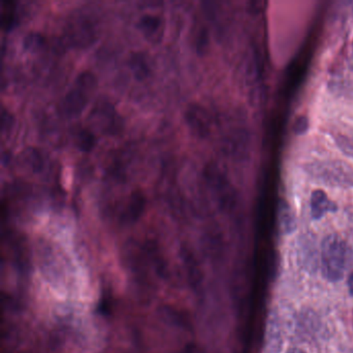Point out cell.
Segmentation results:
<instances>
[{
  "instance_id": "24",
  "label": "cell",
  "mask_w": 353,
  "mask_h": 353,
  "mask_svg": "<svg viewBox=\"0 0 353 353\" xmlns=\"http://www.w3.org/2000/svg\"><path fill=\"white\" fill-rule=\"evenodd\" d=\"M14 119L13 115L11 114L9 110H7L6 108H3L1 110V132L3 134L7 133V132H10V130L12 129V127L14 125Z\"/></svg>"
},
{
  "instance_id": "26",
  "label": "cell",
  "mask_w": 353,
  "mask_h": 353,
  "mask_svg": "<svg viewBox=\"0 0 353 353\" xmlns=\"http://www.w3.org/2000/svg\"><path fill=\"white\" fill-rule=\"evenodd\" d=\"M183 353H200L195 347H189Z\"/></svg>"
},
{
  "instance_id": "11",
  "label": "cell",
  "mask_w": 353,
  "mask_h": 353,
  "mask_svg": "<svg viewBox=\"0 0 353 353\" xmlns=\"http://www.w3.org/2000/svg\"><path fill=\"white\" fill-rule=\"evenodd\" d=\"M137 26L148 40L157 42L162 37L163 20L160 16L154 15V14H145V15L140 17Z\"/></svg>"
},
{
  "instance_id": "25",
  "label": "cell",
  "mask_w": 353,
  "mask_h": 353,
  "mask_svg": "<svg viewBox=\"0 0 353 353\" xmlns=\"http://www.w3.org/2000/svg\"><path fill=\"white\" fill-rule=\"evenodd\" d=\"M347 284H348L349 293H350L351 296H353V272L349 274L348 282H347Z\"/></svg>"
},
{
  "instance_id": "22",
  "label": "cell",
  "mask_w": 353,
  "mask_h": 353,
  "mask_svg": "<svg viewBox=\"0 0 353 353\" xmlns=\"http://www.w3.org/2000/svg\"><path fill=\"white\" fill-rule=\"evenodd\" d=\"M210 44V34L205 28H200L196 39V50L198 54L203 55L206 52Z\"/></svg>"
},
{
  "instance_id": "14",
  "label": "cell",
  "mask_w": 353,
  "mask_h": 353,
  "mask_svg": "<svg viewBox=\"0 0 353 353\" xmlns=\"http://www.w3.org/2000/svg\"><path fill=\"white\" fill-rule=\"evenodd\" d=\"M279 225L285 234H290L296 229V219L288 202L281 200L279 204Z\"/></svg>"
},
{
  "instance_id": "20",
  "label": "cell",
  "mask_w": 353,
  "mask_h": 353,
  "mask_svg": "<svg viewBox=\"0 0 353 353\" xmlns=\"http://www.w3.org/2000/svg\"><path fill=\"white\" fill-rule=\"evenodd\" d=\"M46 39L44 34L38 32H30L24 37L23 47L28 51H37L44 46Z\"/></svg>"
},
{
  "instance_id": "17",
  "label": "cell",
  "mask_w": 353,
  "mask_h": 353,
  "mask_svg": "<svg viewBox=\"0 0 353 353\" xmlns=\"http://www.w3.org/2000/svg\"><path fill=\"white\" fill-rule=\"evenodd\" d=\"M129 65L136 79L144 80L150 76V63H148V57L144 55V53H131L129 59Z\"/></svg>"
},
{
  "instance_id": "4",
  "label": "cell",
  "mask_w": 353,
  "mask_h": 353,
  "mask_svg": "<svg viewBox=\"0 0 353 353\" xmlns=\"http://www.w3.org/2000/svg\"><path fill=\"white\" fill-rule=\"evenodd\" d=\"M96 88L97 79L92 72L83 71L78 74L73 85L61 101V111L69 117L79 114L85 108Z\"/></svg>"
},
{
  "instance_id": "5",
  "label": "cell",
  "mask_w": 353,
  "mask_h": 353,
  "mask_svg": "<svg viewBox=\"0 0 353 353\" xmlns=\"http://www.w3.org/2000/svg\"><path fill=\"white\" fill-rule=\"evenodd\" d=\"M88 121L94 129L105 135H117L123 128V117L110 102L105 100L98 101L94 105L88 114Z\"/></svg>"
},
{
  "instance_id": "16",
  "label": "cell",
  "mask_w": 353,
  "mask_h": 353,
  "mask_svg": "<svg viewBox=\"0 0 353 353\" xmlns=\"http://www.w3.org/2000/svg\"><path fill=\"white\" fill-rule=\"evenodd\" d=\"M17 9L16 3L12 0H3L1 1V11H0V26L5 32H10L17 26Z\"/></svg>"
},
{
  "instance_id": "19",
  "label": "cell",
  "mask_w": 353,
  "mask_h": 353,
  "mask_svg": "<svg viewBox=\"0 0 353 353\" xmlns=\"http://www.w3.org/2000/svg\"><path fill=\"white\" fill-rule=\"evenodd\" d=\"M76 144L81 152H90L96 145V136L90 130L82 129L78 132Z\"/></svg>"
},
{
  "instance_id": "1",
  "label": "cell",
  "mask_w": 353,
  "mask_h": 353,
  "mask_svg": "<svg viewBox=\"0 0 353 353\" xmlns=\"http://www.w3.org/2000/svg\"><path fill=\"white\" fill-rule=\"evenodd\" d=\"M303 170L318 183L338 189H352L353 167L341 160H319L303 165Z\"/></svg>"
},
{
  "instance_id": "8",
  "label": "cell",
  "mask_w": 353,
  "mask_h": 353,
  "mask_svg": "<svg viewBox=\"0 0 353 353\" xmlns=\"http://www.w3.org/2000/svg\"><path fill=\"white\" fill-rule=\"evenodd\" d=\"M185 119L191 131L197 137L206 138L212 132V119L203 106L192 103L185 111Z\"/></svg>"
},
{
  "instance_id": "21",
  "label": "cell",
  "mask_w": 353,
  "mask_h": 353,
  "mask_svg": "<svg viewBox=\"0 0 353 353\" xmlns=\"http://www.w3.org/2000/svg\"><path fill=\"white\" fill-rule=\"evenodd\" d=\"M334 143L340 148L341 152L345 154V156L349 157V158L353 159V139L352 138L348 137V136L338 135L334 136Z\"/></svg>"
},
{
  "instance_id": "15",
  "label": "cell",
  "mask_w": 353,
  "mask_h": 353,
  "mask_svg": "<svg viewBox=\"0 0 353 353\" xmlns=\"http://www.w3.org/2000/svg\"><path fill=\"white\" fill-rule=\"evenodd\" d=\"M301 261L303 268L307 270H315L317 268V250H316L315 241L312 237H303L301 243Z\"/></svg>"
},
{
  "instance_id": "9",
  "label": "cell",
  "mask_w": 353,
  "mask_h": 353,
  "mask_svg": "<svg viewBox=\"0 0 353 353\" xmlns=\"http://www.w3.org/2000/svg\"><path fill=\"white\" fill-rule=\"evenodd\" d=\"M311 216L314 220H320L328 212H334L336 210V204L328 198L327 194L323 190H315L312 193Z\"/></svg>"
},
{
  "instance_id": "6",
  "label": "cell",
  "mask_w": 353,
  "mask_h": 353,
  "mask_svg": "<svg viewBox=\"0 0 353 353\" xmlns=\"http://www.w3.org/2000/svg\"><path fill=\"white\" fill-rule=\"evenodd\" d=\"M251 134L245 129H234L222 140V150L225 156L237 162L247 160L251 154Z\"/></svg>"
},
{
  "instance_id": "13",
  "label": "cell",
  "mask_w": 353,
  "mask_h": 353,
  "mask_svg": "<svg viewBox=\"0 0 353 353\" xmlns=\"http://www.w3.org/2000/svg\"><path fill=\"white\" fill-rule=\"evenodd\" d=\"M266 344H268V353H280L282 349L283 340L280 324H279L278 318L274 315H270L268 318Z\"/></svg>"
},
{
  "instance_id": "23",
  "label": "cell",
  "mask_w": 353,
  "mask_h": 353,
  "mask_svg": "<svg viewBox=\"0 0 353 353\" xmlns=\"http://www.w3.org/2000/svg\"><path fill=\"white\" fill-rule=\"evenodd\" d=\"M309 128V119L305 117V115H299V117L295 119L294 123H293V132H294L296 135H303V134L307 133Z\"/></svg>"
},
{
  "instance_id": "7",
  "label": "cell",
  "mask_w": 353,
  "mask_h": 353,
  "mask_svg": "<svg viewBox=\"0 0 353 353\" xmlns=\"http://www.w3.org/2000/svg\"><path fill=\"white\" fill-rule=\"evenodd\" d=\"M67 45L73 47L88 46L96 39V28L88 17H76L65 26L63 34Z\"/></svg>"
},
{
  "instance_id": "27",
  "label": "cell",
  "mask_w": 353,
  "mask_h": 353,
  "mask_svg": "<svg viewBox=\"0 0 353 353\" xmlns=\"http://www.w3.org/2000/svg\"><path fill=\"white\" fill-rule=\"evenodd\" d=\"M288 353H305V351L301 350V349L291 348L290 350L288 351Z\"/></svg>"
},
{
  "instance_id": "3",
  "label": "cell",
  "mask_w": 353,
  "mask_h": 353,
  "mask_svg": "<svg viewBox=\"0 0 353 353\" xmlns=\"http://www.w3.org/2000/svg\"><path fill=\"white\" fill-rule=\"evenodd\" d=\"M203 177L223 212H231L237 208L239 196L226 173L216 163H208L203 170Z\"/></svg>"
},
{
  "instance_id": "10",
  "label": "cell",
  "mask_w": 353,
  "mask_h": 353,
  "mask_svg": "<svg viewBox=\"0 0 353 353\" xmlns=\"http://www.w3.org/2000/svg\"><path fill=\"white\" fill-rule=\"evenodd\" d=\"M145 205L146 198L143 192L140 191V190L132 192L127 204H125V210H123L121 218L125 222H135L143 214Z\"/></svg>"
},
{
  "instance_id": "18",
  "label": "cell",
  "mask_w": 353,
  "mask_h": 353,
  "mask_svg": "<svg viewBox=\"0 0 353 353\" xmlns=\"http://www.w3.org/2000/svg\"><path fill=\"white\" fill-rule=\"evenodd\" d=\"M22 164L26 168L30 169L32 172H40L44 166L42 154L37 148H26L21 154Z\"/></svg>"
},
{
  "instance_id": "12",
  "label": "cell",
  "mask_w": 353,
  "mask_h": 353,
  "mask_svg": "<svg viewBox=\"0 0 353 353\" xmlns=\"http://www.w3.org/2000/svg\"><path fill=\"white\" fill-rule=\"evenodd\" d=\"M262 78V61L257 49L250 50L245 63V79L251 86L259 85Z\"/></svg>"
},
{
  "instance_id": "2",
  "label": "cell",
  "mask_w": 353,
  "mask_h": 353,
  "mask_svg": "<svg viewBox=\"0 0 353 353\" xmlns=\"http://www.w3.org/2000/svg\"><path fill=\"white\" fill-rule=\"evenodd\" d=\"M350 249L336 233L326 235L321 243V272L325 280L338 282L349 265Z\"/></svg>"
}]
</instances>
